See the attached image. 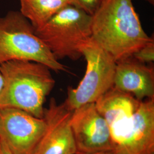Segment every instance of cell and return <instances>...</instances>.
Instances as JSON below:
<instances>
[{
  "instance_id": "15",
  "label": "cell",
  "mask_w": 154,
  "mask_h": 154,
  "mask_svg": "<svg viewBox=\"0 0 154 154\" xmlns=\"http://www.w3.org/2000/svg\"><path fill=\"white\" fill-rule=\"evenodd\" d=\"M0 154H11L4 144L0 141Z\"/></svg>"
},
{
  "instance_id": "9",
  "label": "cell",
  "mask_w": 154,
  "mask_h": 154,
  "mask_svg": "<svg viewBox=\"0 0 154 154\" xmlns=\"http://www.w3.org/2000/svg\"><path fill=\"white\" fill-rule=\"evenodd\" d=\"M72 110L58 103L54 98L45 108L46 128L33 154H76L77 147L70 126Z\"/></svg>"
},
{
  "instance_id": "14",
  "label": "cell",
  "mask_w": 154,
  "mask_h": 154,
  "mask_svg": "<svg viewBox=\"0 0 154 154\" xmlns=\"http://www.w3.org/2000/svg\"><path fill=\"white\" fill-rule=\"evenodd\" d=\"M102 1V0H70V4L92 16L98 9Z\"/></svg>"
},
{
  "instance_id": "3",
  "label": "cell",
  "mask_w": 154,
  "mask_h": 154,
  "mask_svg": "<svg viewBox=\"0 0 154 154\" xmlns=\"http://www.w3.org/2000/svg\"><path fill=\"white\" fill-rule=\"evenodd\" d=\"M26 60L44 64L55 72H69L36 35L35 28L20 11L0 17V66L9 61Z\"/></svg>"
},
{
  "instance_id": "5",
  "label": "cell",
  "mask_w": 154,
  "mask_h": 154,
  "mask_svg": "<svg viewBox=\"0 0 154 154\" xmlns=\"http://www.w3.org/2000/svg\"><path fill=\"white\" fill-rule=\"evenodd\" d=\"M80 51L86 61L84 77L76 88L70 87L63 103L73 110L95 102L113 86L116 61L93 39L83 43Z\"/></svg>"
},
{
  "instance_id": "17",
  "label": "cell",
  "mask_w": 154,
  "mask_h": 154,
  "mask_svg": "<svg viewBox=\"0 0 154 154\" xmlns=\"http://www.w3.org/2000/svg\"><path fill=\"white\" fill-rule=\"evenodd\" d=\"M146 1L149 2L151 5H154V0H146Z\"/></svg>"
},
{
  "instance_id": "10",
  "label": "cell",
  "mask_w": 154,
  "mask_h": 154,
  "mask_svg": "<svg viewBox=\"0 0 154 154\" xmlns=\"http://www.w3.org/2000/svg\"><path fill=\"white\" fill-rule=\"evenodd\" d=\"M113 86L140 101L154 98V66L132 56L117 61Z\"/></svg>"
},
{
  "instance_id": "13",
  "label": "cell",
  "mask_w": 154,
  "mask_h": 154,
  "mask_svg": "<svg viewBox=\"0 0 154 154\" xmlns=\"http://www.w3.org/2000/svg\"><path fill=\"white\" fill-rule=\"evenodd\" d=\"M135 60L144 63H152L154 61V38L137 50L133 54Z\"/></svg>"
},
{
  "instance_id": "12",
  "label": "cell",
  "mask_w": 154,
  "mask_h": 154,
  "mask_svg": "<svg viewBox=\"0 0 154 154\" xmlns=\"http://www.w3.org/2000/svg\"><path fill=\"white\" fill-rule=\"evenodd\" d=\"M20 12L35 29L42 27L70 0H20Z\"/></svg>"
},
{
  "instance_id": "16",
  "label": "cell",
  "mask_w": 154,
  "mask_h": 154,
  "mask_svg": "<svg viewBox=\"0 0 154 154\" xmlns=\"http://www.w3.org/2000/svg\"><path fill=\"white\" fill-rule=\"evenodd\" d=\"M2 87H3V78H2V75L0 72V92L2 88Z\"/></svg>"
},
{
  "instance_id": "7",
  "label": "cell",
  "mask_w": 154,
  "mask_h": 154,
  "mask_svg": "<svg viewBox=\"0 0 154 154\" xmlns=\"http://www.w3.org/2000/svg\"><path fill=\"white\" fill-rule=\"evenodd\" d=\"M46 128L44 118L15 108H0V141L11 154H33Z\"/></svg>"
},
{
  "instance_id": "2",
  "label": "cell",
  "mask_w": 154,
  "mask_h": 154,
  "mask_svg": "<svg viewBox=\"0 0 154 154\" xmlns=\"http://www.w3.org/2000/svg\"><path fill=\"white\" fill-rule=\"evenodd\" d=\"M51 70L34 61L13 60L2 64L0 108L18 109L42 118L45 99L55 86Z\"/></svg>"
},
{
  "instance_id": "18",
  "label": "cell",
  "mask_w": 154,
  "mask_h": 154,
  "mask_svg": "<svg viewBox=\"0 0 154 154\" xmlns=\"http://www.w3.org/2000/svg\"><path fill=\"white\" fill-rule=\"evenodd\" d=\"M100 154H117L115 153L113 151H110V152H105V153H102Z\"/></svg>"
},
{
  "instance_id": "6",
  "label": "cell",
  "mask_w": 154,
  "mask_h": 154,
  "mask_svg": "<svg viewBox=\"0 0 154 154\" xmlns=\"http://www.w3.org/2000/svg\"><path fill=\"white\" fill-rule=\"evenodd\" d=\"M117 154H154V98L140 101L131 117L110 127Z\"/></svg>"
},
{
  "instance_id": "8",
  "label": "cell",
  "mask_w": 154,
  "mask_h": 154,
  "mask_svg": "<svg viewBox=\"0 0 154 154\" xmlns=\"http://www.w3.org/2000/svg\"><path fill=\"white\" fill-rule=\"evenodd\" d=\"M70 123L77 152L95 154L113 151L110 127L94 103L73 110Z\"/></svg>"
},
{
  "instance_id": "19",
  "label": "cell",
  "mask_w": 154,
  "mask_h": 154,
  "mask_svg": "<svg viewBox=\"0 0 154 154\" xmlns=\"http://www.w3.org/2000/svg\"><path fill=\"white\" fill-rule=\"evenodd\" d=\"M100 154H102V153H100ZM76 154H82V153H79V152H77Z\"/></svg>"
},
{
  "instance_id": "4",
  "label": "cell",
  "mask_w": 154,
  "mask_h": 154,
  "mask_svg": "<svg viewBox=\"0 0 154 154\" xmlns=\"http://www.w3.org/2000/svg\"><path fill=\"white\" fill-rule=\"evenodd\" d=\"M91 16L67 5L35 31L57 60L75 61L82 57L81 46L91 38Z\"/></svg>"
},
{
  "instance_id": "1",
  "label": "cell",
  "mask_w": 154,
  "mask_h": 154,
  "mask_svg": "<svg viewBox=\"0 0 154 154\" xmlns=\"http://www.w3.org/2000/svg\"><path fill=\"white\" fill-rule=\"evenodd\" d=\"M91 38L120 61L154 38L144 30L132 0H102L91 16Z\"/></svg>"
},
{
  "instance_id": "11",
  "label": "cell",
  "mask_w": 154,
  "mask_h": 154,
  "mask_svg": "<svg viewBox=\"0 0 154 154\" xmlns=\"http://www.w3.org/2000/svg\"><path fill=\"white\" fill-rule=\"evenodd\" d=\"M140 102L132 95L112 86L94 103L110 127L131 117L137 110Z\"/></svg>"
}]
</instances>
